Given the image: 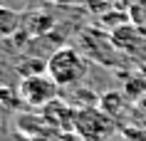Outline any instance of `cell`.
I'll return each mask as SVG.
<instances>
[{
    "label": "cell",
    "instance_id": "cell-1",
    "mask_svg": "<svg viewBox=\"0 0 146 141\" xmlns=\"http://www.w3.org/2000/svg\"><path fill=\"white\" fill-rule=\"evenodd\" d=\"M47 74L60 87H74L87 74V60L74 47H60L47 60Z\"/></svg>",
    "mask_w": 146,
    "mask_h": 141
},
{
    "label": "cell",
    "instance_id": "cell-2",
    "mask_svg": "<svg viewBox=\"0 0 146 141\" xmlns=\"http://www.w3.org/2000/svg\"><path fill=\"white\" fill-rule=\"evenodd\" d=\"M116 121L102 107H77L72 134L82 141H107L116 131Z\"/></svg>",
    "mask_w": 146,
    "mask_h": 141
},
{
    "label": "cell",
    "instance_id": "cell-3",
    "mask_svg": "<svg viewBox=\"0 0 146 141\" xmlns=\"http://www.w3.org/2000/svg\"><path fill=\"white\" fill-rule=\"evenodd\" d=\"M20 99L32 109H45L50 102L57 99L60 84L50 74H25L20 82Z\"/></svg>",
    "mask_w": 146,
    "mask_h": 141
},
{
    "label": "cell",
    "instance_id": "cell-4",
    "mask_svg": "<svg viewBox=\"0 0 146 141\" xmlns=\"http://www.w3.org/2000/svg\"><path fill=\"white\" fill-rule=\"evenodd\" d=\"M109 37L114 42V47L119 52H124V55H139L146 47V32L139 30L131 20L114 27V30H109Z\"/></svg>",
    "mask_w": 146,
    "mask_h": 141
},
{
    "label": "cell",
    "instance_id": "cell-5",
    "mask_svg": "<svg viewBox=\"0 0 146 141\" xmlns=\"http://www.w3.org/2000/svg\"><path fill=\"white\" fill-rule=\"evenodd\" d=\"M40 114H42V119L52 129H60V131H67V134H72V129H74V114H77V109L69 107L67 102H62V99L50 102L45 109H40Z\"/></svg>",
    "mask_w": 146,
    "mask_h": 141
},
{
    "label": "cell",
    "instance_id": "cell-6",
    "mask_svg": "<svg viewBox=\"0 0 146 141\" xmlns=\"http://www.w3.org/2000/svg\"><path fill=\"white\" fill-rule=\"evenodd\" d=\"M99 107L104 111H107L109 117L114 119L116 124H119V119H121V114H126L124 109H129V102H126V97H124V92H107L104 97L99 99Z\"/></svg>",
    "mask_w": 146,
    "mask_h": 141
},
{
    "label": "cell",
    "instance_id": "cell-7",
    "mask_svg": "<svg viewBox=\"0 0 146 141\" xmlns=\"http://www.w3.org/2000/svg\"><path fill=\"white\" fill-rule=\"evenodd\" d=\"M23 25V15L13 8H3L0 5V37H13Z\"/></svg>",
    "mask_w": 146,
    "mask_h": 141
},
{
    "label": "cell",
    "instance_id": "cell-8",
    "mask_svg": "<svg viewBox=\"0 0 146 141\" xmlns=\"http://www.w3.org/2000/svg\"><path fill=\"white\" fill-rule=\"evenodd\" d=\"M129 20L136 25L139 30L146 32V0H139L134 8H129Z\"/></svg>",
    "mask_w": 146,
    "mask_h": 141
},
{
    "label": "cell",
    "instance_id": "cell-9",
    "mask_svg": "<svg viewBox=\"0 0 146 141\" xmlns=\"http://www.w3.org/2000/svg\"><path fill=\"white\" fill-rule=\"evenodd\" d=\"M84 5L94 15H107V13H114L116 0H84Z\"/></svg>",
    "mask_w": 146,
    "mask_h": 141
},
{
    "label": "cell",
    "instance_id": "cell-10",
    "mask_svg": "<svg viewBox=\"0 0 146 141\" xmlns=\"http://www.w3.org/2000/svg\"><path fill=\"white\" fill-rule=\"evenodd\" d=\"M136 3H139V0H116V8H119V10H126V13H129V8H134Z\"/></svg>",
    "mask_w": 146,
    "mask_h": 141
},
{
    "label": "cell",
    "instance_id": "cell-11",
    "mask_svg": "<svg viewBox=\"0 0 146 141\" xmlns=\"http://www.w3.org/2000/svg\"><path fill=\"white\" fill-rule=\"evenodd\" d=\"M72 3H84V0H72Z\"/></svg>",
    "mask_w": 146,
    "mask_h": 141
}]
</instances>
